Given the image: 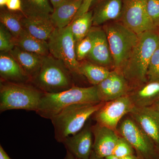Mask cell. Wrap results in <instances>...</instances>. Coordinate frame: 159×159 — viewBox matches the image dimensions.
I'll return each instance as SVG.
<instances>
[{
    "mask_svg": "<svg viewBox=\"0 0 159 159\" xmlns=\"http://www.w3.org/2000/svg\"><path fill=\"white\" fill-rule=\"evenodd\" d=\"M138 159H143L142 158L138 156Z\"/></svg>",
    "mask_w": 159,
    "mask_h": 159,
    "instance_id": "obj_42",
    "label": "cell"
},
{
    "mask_svg": "<svg viewBox=\"0 0 159 159\" xmlns=\"http://www.w3.org/2000/svg\"><path fill=\"white\" fill-rule=\"evenodd\" d=\"M79 74L84 76L93 85H97L110 74L111 70L87 60L80 62Z\"/></svg>",
    "mask_w": 159,
    "mask_h": 159,
    "instance_id": "obj_24",
    "label": "cell"
},
{
    "mask_svg": "<svg viewBox=\"0 0 159 159\" xmlns=\"http://www.w3.org/2000/svg\"></svg>",
    "mask_w": 159,
    "mask_h": 159,
    "instance_id": "obj_43",
    "label": "cell"
},
{
    "mask_svg": "<svg viewBox=\"0 0 159 159\" xmlns=\"http://www.w3.org/2000/svg\"><path fill=\"white\" fill-rule=\"evenodd\" d=\"M50 54L62 61L71 74L79 75L80 62L75 52V40L70 25L61 28H55L48 40Z\"/></svg>",
    "mask_w": 159,
    "mask_h": 159,
    "instance_id": "obj_8",
    "label": "cell"
},
{
    "mask_svg": "<svg viewBox=\"0 0 159 159\" xmlns=\"http://www.w3.org/2000/svg\"><path fill=\"white\" fill-rule=\"evenodd\" d=\"M103 159H119L117 158V157L114 156L113 155H111L109 156H108L107 157H106L104 158Z\"/></svg>",
    "mask_w": 159,
    "mask_h": 159,
    "instance_id": "obj_41",
    "label": "cell"
},
{
    "mask_svg": "<svg viewBox=\"0 0 159 159\" xmlns=\"http://www.w3.org/2000/svg\"><path fill=\"white\" fill-rule=\"evenodd\" d=\"M0 159H11L2 146H0Z\"/></svg>",
    "mask_w": 159,
    "mask_h": 159,
    "instance_id": "obj_34",
    "label": "cell"
},
{
    "mask_svg": "<svg viewBox=\"0 0 159 159\" xmlns=\"http://www.w3.org/2000/svg\"><path fill=\"white\" fill-rule=\"evenodd\" d=\"M73 77L62 61L50 54L44 57L40 69L31 83L43 93H58L75 86Z\"/></svg>",
    "mask_w": 159,
    "mask_h": 159,
    "instance_id": "obj_4",
    "label": "cell"
},
{
    "mask_svg": "<svg viewBox=\"0 0 159 159\" xmlns=\"http://www.w3.org/2000/svg\"><path fill=\"white\" fill-rule=\"evenodd\" d=\"M15 39L11 32L4 25H0V51L9 52L15 47Z\"/></svg>",
    "mask_w": 159,
    "mask_h": 159,
    "instance_id": "obj_27",
    "label": "cell"
},
{
    "mask_svg": "<svg viewBox=\"0 0 159 159\" xmlns=\"http://www.w3.org/2000/svg\"><path fill=\"white\" fill-rule=\"evenodd\" d=\"M146 9L150 20L156 28H159V0H145Z\"/></svg>",
    "mask_w": 159,
    "mask_h": 159,
    "instance_id": "obj_31",
    "label": "cell"
},
{
    "mask_svg": "<svg viewBox=\"0 0 159 159\" xmlns=\"http://www.w3.org/2000/svg\"><path fill=\"white\" fill-rule=\"evenodd\" d=\"M117 133L133 147L137 156L143 159H159V146L129 114L119 122Z\"/></svg>",
    "mask_w": 159,
    "mask_h": 159,
    "instance_id": "obj_7",
    "label": "cell"
},
{
    "mask_svg": "<svg viewBox=\"0 0 159 159\" xmlns=\"http://www.w3.org/2000/svg\"><path fill=\"white\" fill-rule=\"evenodd\" d=\"M139 35L138 43L119 70L131 90L148 81L147 74L149 62L159 46V28Z\"/></svg>",
    "mask_w": 159,
    "mask_h": 159,
    "instance_id": "obj_1",
    "label": "cell"
},
{
    "mask_svg": "<svg viewBox=\"0 0 159 159\" xmlns=\"http://www.w3.org/2000/svg\"><path fill=\"white\" fill-rule=\"evenodd\" d=\"M134 107L128 95L104 102L93 116L97 123L116 131L119 122Z\"/></svg>",
    "mask_w": 159,
    "mask_h": 159,
    "instance_id": "obj_10",
    "label": "cell"
},
{
    "mask_svg": "<svg viewBox=\"0 0 159 159\" xmlns=\"http://www.w3.org/2000/svg\"><path fill=\"white\" fill-rule=\"evenodd\" d=\"M22 25L25 31L32 36L48 41L55 27L51 19L27 17L24 16Z\"/></svg>",
    "mask_w": 159,
    "mask_h": 159,
    "instance_id": "obj_21",
    "label": "cell"
},
{
    "mask_svg": "<svg viewBox=\"0 0 159 159\" xmlns=\"http://www.w3.org/2000/svg\"><path fill=\"white\" fill-rule=\"evenodd\" d=\"M89 159H103V158L99 157L97 156V154H96L93 151V150L92 153H91L90 157Z\"/></svg>",
    "mask_w": 159,
    "mask_h": 159,
    "instance_id": "obj_37",
    "label": "cell"
},
{
    "mask_svg": "<svg viewBox=\"0 0 159 159\" xmlns=\"http://www.w3.org/2000/svg\"><path fill=\"white\" fill-rule=\"evenodd\" d=\"M7 1L8 0H0V7L2 8V7H5Z\"/></svg>",
    "mask_w": 159,
    "mask_h": 159,
    "instance_id": "obj_40",
    "label": "cell"
},
{
    "mask_svg": "<svg viewBox=\"0 0 159 159\" xmlns=\"http://www.w3.org/2000/svg\"><path fill=\"white\" fill-rule=\"evenodd\" d=\"M24 15L21 11H12L5 7L1 8L0 22L11 32L15 39L24 31L22 20Z\"/></svg>",
    "mask_w": 159,
    "mask_h": 159,
    "instance_id": "obj_25",
    "label": "cell"
},
{
    "mask_svg": "<svg viewBox=\"0 0 159 159\" xmlns=\"http://www.w3.org/2000/svg\"><path fill=\"white\" fill-rule=\"evenodd\" d=\"M147 77L148 81L159 80V46L151 58Z\"/></svg>",
    "mask_w": 159,
    "mask_h": 159,
    "instance_id": "obj_30",
    "label": "cell"
},
{
    "mask_svg": "<svg viewBox=\"0 0 159 159\" xmlns=\"http://www.w3.org/2000/svg\"><path fill=\"white\" fill-rule=\"evenodd\" d=\"M94 137L93 151L99 157L104 158L112 155L119 138L116 131L96 123L92 126Z\"/></svg>",
    "mask_w": 159,
    "mask_h": 159,
    "instance_id": "obj_15",
    "label": "cell"
},
{
    "mask_svg": "<svg viewBox=\"0 0 159 159\" xmlns=\"http://www.w3.org/2000/svg\"><path fill=\"white\" fill-rule=\"evenodd\" d=\"M106 34L113 59L115 70H120L139 39V35L119 20L102 26Z\"/></svg>",
    "mask_w": 159,
    "mask_h": 159,
    "instance_id": "obj_6",
    "label": "cell"
},
{
    "mask_svg": "<svg viewBox=\"0 0 159 159\" xmlns=\"http://www.w3.org/2000/svg\"><path fill=\"white\" fill-rule=\"evenodd\" d=\"M21 12L25 16L51 19L54 11L49 0H21Z\"/></svg>",
    "mask_w": 159,
    "mask_h": 159,
    "instance_id": "obj_22",
    "label": "cell"
},
{
    "mask_svg": "<svg viewBox=\"0 0 159 159\" xmlns=\"http://www.w3.org/2000/svg\"><path fill=\"white\" fill-rule=\"evenodd\" d=\"M100 102H105L128 96L131 91L128 82L120 71L113 70L109 75L97 85Z\"/></svg>",
    "mask_w": 159,
    "mask_h": 159,
    "instance_id": "obj_12",
    "label": "cell"
},
{
    "mask_svg": "<svg viewBox=\"0 0 159 159\" xmlns=\"http://www.w3.org/2000/svg\"><path fill=\"white\" fill-rule=\"evenodd\" d=\"M94 1V0H84L82 5L80 6L73 20L89 11L91 5Z\"/></svg>",
    "mask_w": 159,
    "mask_h": 159,
    "instance_id": "obj_32",
    "label": "cell"
},
{
    "mask_svg": "<svg viewBox=\"0 0 159 159\" xmlns=\"http://www.w3.org/2000/svg\"><path fill=\"white\" fill-rule=\"evenodd\" d=\"M151 107L159 113V100Z\"/></svg>",
    "mask_w": 159,
    "mask_h": 159,
    "instance_id": "obj_38",
    "label": "cell"
},
{
    "mask_svg": "<svg viewBox=\"0 0 159 159\" xmlns=\"http://www.w3.org/2000/svg\"><path fill=\"white\" fill-rule=\"evenodd\" d=\"M92 48V41L88 35L75 43V52L78 61L86 59Z\"/></svg>",
    "mask_w": 159,
    "mask_h": 159,
    "instance_id": "obj_29",
    "label": "cell"
},
{
    "mask_svg": "<svg viewBox=\"0 0 159 159\" xmlns=\"http://www.w3.org/2000/svg\"><path fill=\"white\" fill-rule=\"evenodd\" d=\"M135 151L130 143L124 138L120 136L114 148L112 155L120 159L135 155Z\"/></svg>",
    "mask_w": 159,
    "mask_h": 159,
    "instance_id": "obj_28",
    "label": "cell"
},
{
    "mask_svg": "<svg viewBox=\"0 0 159 159\" xmlns=\"http://www.w3.org/2000/svg\"><path fill=\"white\" fill-rule=\"evenodd\" d=\"M15 39V45L25 51L45 56L50 54L48 42L32 36L24 30Z\"/></svg>",
    "mask_w": 159,
    "mask_h": 159,
    "instance_id": "obj_23",
    "label": "cell"
},
{
    "mask_svg": "<svg viewBox=\"0 0 159 159\" xmlns=\"http://www.w3.org/2000/svg\"><path fill=\"white\" fill-rule=\"evenodd\" d=\"M64 159H78L76 158L74 156H73L71 153H70L69 152L67 151L66 154Z\"/></svg>",
    "mask_w": 159,
    "mask_h": 159,
    "instance_id": "obj_36",
    "label": "cell"
},
{
    "mask_svg": "<svg viewBox=\"0 0 159 159\" xmlns=\"http://www.w3.org/2000/svg\"><path fill=\"white\" fill-rule=\"evenodd\" d=\"M84 0H64L54 9L51 19L55 28H65L70 25Z\"/></svg>",
    "mask_w": 159,
    "mask_h": 159,
    "instance_id": "obj_19",
    "label": "cell"
},
{
    "mask_svg": "<svg viewBox=\"0 0 159 159\" xmlns=\"http://www.w3.org/2000/svg\"><path fill=\"white\" fill-rule=\"evenodd\" d=\"M43 93L31 83L1 80L0 111L22 109L36 112Z\"/></svg>",
    "mask_w": 159,
    "mask_h": 159,
    "instance_id": "obj_5",
    "label": "cell"
},
{
    "mask_svg": "<svg viewBox=\"0 0 159 159\" xmlns=\"http://www.w3.org/2000/svg\"><path fill=\"white\" fill-rule=\"evenodd\" d=\"M31 80L39 71L44 56L25 51L15 46L9 52Z\"/></svg>",
    "mask_w": 159,
    "mask_h": 159,
    "instance_id": "obj_20",
    "label": "cell"
},
{
    "mask_svg": "<svg viewBox=\"0 0 159 159\" xmlns=\"http://www.w3.org/2000/svg\"><path fill=\"white\" fill-rule=\"evenodd\" d=\"M88 35L92 40V48L85 60L111 71L115 70L107 37L102 26H93Z\"/></svg>",
    "mask_w": 159,
    "mask_h": 159,
    "instance_id": "obj_11",
    "label": "cell"
},
{
    "mask_svg": "<svg viewBox=\"0 0 159 159\" xmlns=\"http://www.w3.org/2000/svg\"><path fill=\"white\" fill-rule=\"evenodd\" d=\"M128 96L135 107L152 106L159 100V80L147 81L133 89Z\"/></svg>",
    "mask_w": 159,
    "mask_h": 159,
    "instance_id": "obj_18",
    "label": "cell"
},
{
    "mask_svg": "<svg viewBox=\"0 0 159 159\" xmlns=\"http://www.w3.org/2000/svg\"><path fill=\"white\" fill-rule=\"evenodd\" d=\"M6 7L11 11L21 12L22 5L21 0H8Z\"/></svg>",
    "mask_w": 159,
    "mask_h": 159,
    "instance_id": "obj_33",
    "label": "cell"
},
{
    "mask_svg": "<svg viewBox=\"0 0 159 159\" xmlns=\"http://www.w3.org/2000/svg\"><path fill=\"white\" fill-rule=\"evenodd\" d=\"M90 124L86 123L77 134L67 138L62 142L67 151L78 159H89L93 150V134Z\"/></svg>",
    "mask_w": 159,
    "mask_h": 159,
    "instance_id": "obj_13",
    "label": "cell"
},
{
    "mask_svg": "<svg viewBox=\"0 0 159 159\" xmlns=\"http://www.w3.org/2000/svg\"><path fill=\"white\" fill-rule=\"evenodd\" d=\"M63 1L64 0H49L52 4L54 9L57 8L60 4H61L63 2Z\"/></svg>",
    "mask_w": 159,
    "mask_h": 159,
    "instance_id": "obj_35",
    "label": "cell"
},
{
    "mask_svg": "<svg viewBox=\"0 0 159 159\" xmlns=\"http://www.w3.org/2000/svg\"><path fill=\"white\" fill-rule=\"evenodd\" d=\"M122 6L123 0H94L90 9L93 11V26H102L112 21L119 20Z\"/></svg>",
    "mask_w": 159,
    "mask_h": 159,
    "instance_id": "obj_14",
    "label": "cell"
},
{
    "mask_svg": "<svg viewBox=\"0 0 159 159\" xmlns=\"http://www.w3.org/2000/svg\"><path fill=\"white\" fill-rule=\"evenodd\" d=\"M119 20L137 34L157 29L148 16L145 0H123Z\"/></svg>",
    "mask_w": 159,
    "mask_h": 159,
    "instance_id": "obj_9",
    "label": "cell"
},
{
    "mask_svg": "<svg viewBox=\"0 0 159 159\" xmlns=\"http://www.w3.org/2000/svg\"><path fill=\"white\" fill-rule=\"evenodd\" d=\"M84 103L69 106L51 119L56 141L62 143L67 138L77 134L87 121L104 104Z\"/></svg>",
    "mask_w": 159,
    "mask_h": 159,
    "instance_id": "obj_3",
    "label": "cell"
},
{
    "mask_svg": "<svg viewBox=\"0 0 159 159\" xmlns=\"http://www.w3.org/2000/svg\"><path fill=\"white\" fill-rule=\"evenodd\" d=\"M119 159H138V158L137 155H132L128 156Z\"/></svg>",
    "mask_w": 159,
    "mask_h": 159,
    "instance_id": "obj_39",
    "label": "cell"
},
{
    "mask_svg": "<svg viewBox=\"0 0 159 159\" xmlns=\"http://www.w3.org/2000/svg\"><path fill=\"white\" fill-rule=\"evenodd\" d=\"M1 80L18 84L31 83V80L9 52L0 53Z\"/></svg>",
    "mask_w": 159,
    "mask_h": 159,
    "instance_id": "obj_17",
    "label": "cell"
},
{
    "mask_svg": "<svg viewBox=\"0 0 159 159\" xmlns=\"http://www.w3.org/2000/svg\"><path fill=\"white\" fill-rule=\"evenodd\" d=\"M129 115L159 146V113L152 107H134Z\"/></svg>",
    "mask_w": 159,
    "mask_h": 159,
    "instance_id": "obj_16",
    "label": "cell"
},
{
    "mask_svg": "<svg viewBox=\"0 0 159 159\" xmlns=\"http://www.w3.org/2000/svg\"><path fill=\"white\" fill-rule=\"evenodd\" d=\"M70 25L75 42L84 38L88 34L93 26V11L90 10L74 20Z\"/></svg>",
    "mask_w": 159,
    "mask_h": 159,
    "instance_id": "obj_26",
    "label": "cell"
},
{
    "mask_svg": "<svg viewBox=\"0 0 159 159\" xmlns=\"http://www.w3.org/2000/svg\"><path fill=\"white\" fill-rule=\"evenodd\" d=\"M100 102L97 85L87 87L75 85L68 90L60 93H44L36 112L43 118L51 119L69 106Z\"/></svg>",
    "mask_w": 159,
    "mask_h": 159,
    "instance_id": "obj_2",
    "label": "cell"
}]
</instances>
